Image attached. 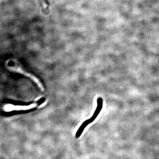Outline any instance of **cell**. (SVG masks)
I'll use <instances>...</instances> for the list:
<instances>
[{
    "mask_svg": "<svg viewBox=\"0 0 159 159\" xmlns=\"http://www.w3.org/2000/svg\"><path fill=\"white\" fill-rule=\"evenodd\" d=\"M97 107L93 115L92 116L91 118L88 119H87L83 123L81 124V126L79 127L76 133V138H79L81 136V134L83 132L84 130L85 129L87 126H88L91 123H92L97 116L99 115L100 112L102 109L103 107V100L101 97H99L97 100Z\"/></svg>",
    "mask_w": 159,
    "mask_h": 159,
    "instance_id": "6da1fadb",
    "label": "cell"
},
{
    "mask_svg": "<svg viewBox=\"0 0 159 159\" xmlns=\"http://www.w3.org/2000/svg\"><path fill=\"white\" fill-rule=\"evenodd\" d=\"M9 69L10 70L17 72V73H21V74H23V75H25V76H27V77H30L31 79L32 80L37 84L39 88L43 92L44 91V88L43 85L41 83L40 81H39V80L37 79L35 76H33L32 74L27 73L26 71H24L23 69H21L20 67H18V66L9 67Z\"/></svg>",
    "mask_w": 159,
    "mask_h": 159,
    "instance_id": "7a4b0ae2",
    "label": "cell"
},
{
    "mask_svg": "<svg viewBox=\"0 0 159 159\" xmlns=\"http://www.w3.org/2000/svg\"><path fill=\"white\" fill-rule=\"evenodd\" d=\"M37 104H33L28 106H15L12 104H8L4 107V110L6 112L13 111H25L33 108L36 107Z\"/></svg>",
    "mask_w": 159,
    "mask_h": 159,
    "instance_id": "3957f363",
    "label": "cell"
}]
</instances>
